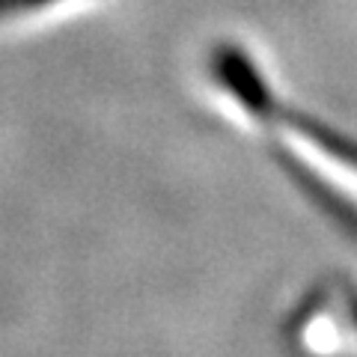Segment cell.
Wrapping results in <instances>:
<instances>
[{
	"label": "cell",
	"mask_w": 357,
	"mask_h": 357,
	"mask_svg": "<svg viewBox=\"0 0 357 357\" xmlns=\"http://www.w3.org/2000/svg\"><path fill=\"white\" fill-rule=\"evenodd\" d=\"M274 158H277V164L283 167V170L289 173V178L304 191L312 203H316L325 215L337 223V227L345 232L349 238H354L357 241V208L351 206V203H345L342 197H337L331 191V188L321 182V178L316 176V173H310L304 164H301L292 152H283V149H274Z\"/></svg>",
	"instance_id": "cell-2"
},
{
	"label": "cell",
	"mask_w": 357,
	"mask_h": 357,
	"mask_svg": "<svg viewBox=\"0 0 357 357\" xmlns=\"http://www.w3.org/2000/svg\"><path fill=\"white\" fill-rule=\"evenodd\" d=\"M211 72L218 75V81L223 84V89H229L232 98L244 105L250 116H256L265 126H289L298 137H307L312 146H319L331 158L342 161L345 167L357 170V137H349L340 128L325 126L321 119L304 114V110H295L283 102H277L271 86L265 84V77L256 72V66L250 63V57L236 45H223V48L211 57Z\"/></svg>",
	"instance_id": "cell-1"
}]
</instances>
